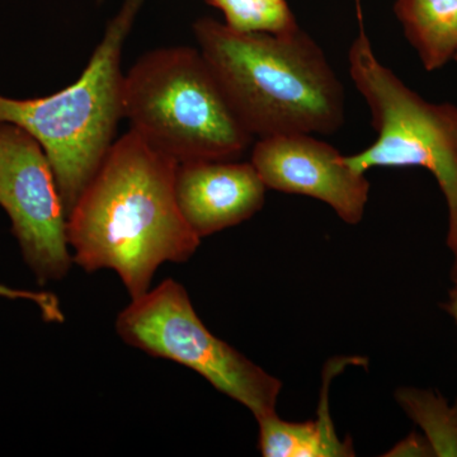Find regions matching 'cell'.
Listing matches in <instances>:
<instances>
[{"mask_svg": "<svg viewBox=\"0 0 457 457\" xmlns=\"http://www.w3.org/2000/svg\"><path fill=\"white\" fill-rule=\"evenodd\" d=\"M220 9L225 23L239 31H288L297 27L286 0H206Z\"/></svg>", "mask_w": 457, "mask_h": 457, "instance_id": "obj_13", "label": "cell"}, {"mask_svg": "<svg viewBox=\"0 0 457 457\" xmlns=\"http://www.w3.org/2000/svg\"><path fill=\"white\" fill-rule=\"evenodd\" d=\"M447 312L453 318L457 326V291L453 290L450 293L449 302L445 305Z\"/></svg>", "mask_w": 457, "mask_h": 457, "instance_id": "obj_15", "label": "cell"}, {"mask_svg": "<svg viewBox=\"0 0 457 457\" xmlns=\"http://www.w3.org/2000/svg\"><path fill=\"white\" fill-rule=\"evenodd\" d=\"M251 163L267 188L321 201L347 224H359L365 215L370 194L365 173L311 134L258 139Z\"/></svg>", "mask_w": 457, "mask_h": 457, "instance_id": "obj_8", "label": "cell"}, {"mask_svg": "<svg viewBox=\"0 0 457 457\" xmlns=\"http://www.w3.org/2000/svg\"><path fill=\"white\" fill-rule=\"evenodd\" d=\"M356 11L359 36L348 54L350 73L368 102L378 139L345 161L361 173L380 167L431 171L446 200L447 245L457 263V107L426 101L381 64L366 33L361 0Z\"/></svg>", "mask_w": 457, "mask_h": 457, "instance_id": "obj_5", "label": "cell"}, {"mask_svg": "<svg viewBox=\"0 0 457 457\" xmlns=\"http://www.w3.org/2000/svg\"><path fill=\"white\" fill-rule=\"evenodd\" d=\"M144 2H123L77 82L47 97L0 95V123H13L40 144L66 215L97 173L123 119L122 51Z\"/></svg>", "mask_w": 457, "mask_h": 457, "instance_id": "obj_3", "label": "cell"}, {"mask_svg": "<svg viewBox=\"0 0 457 457\" xmlns=\"http://www.w3.org/2000/svg\"><path fill=\"white\" fill-rule=\"evenodd\" d=\"M394 11L427 71L457 62V0H396Z\"/></svg>", "mask_w": 457, "mask_h": 457, "instance_id": "obj_11", "label": "cell"}, {"mask_svg": "<svg viewBox=\"0 0 457 457\" xmlns=\"http://www.w3.org/2000/svg\"><path fill=\"white\" fill-rule=\"evenodd\" d=\"M116 332L131 347L197 372L255 420L276 413L281 381L213 336L176 279L131 300L116 319Z\"/></svg>", "mask_w": 457, "mask_h": 457, "instance_id": "obj_6", "label": "cell"}, {"mask_svg": "<svg viewBox=\"0 0 457 457\" xmlns=\"http://www.w3.org/2000/svg\"><path fill=\"white\" fill-rule=\"evenodd\" d=\"M200 51L253 137L329 135L345 122V90L308 33L239 31L212 18L194 25Z\"/></svg>", "mask_w": 457, "mask_h": 457, "instance_id": "obj_2", "label": "cell"}, {"mask_svg": "<svg viewBox=\"0 0 457 457\" xmlns=\"http://www.w3.org/2000/svg\"><path fill=\"white\" fill-rule=\"evenodd\" d=\"M174 189L183 219L203 239L254 216L269 188L252 163L203 161L179 164Z\"/></svg>", "mask_w": 457, "mask_h": 457, "instance_id": "obj_9", "label": "cell"}, {"mask_svg": "<svg viewBox=\"0 0 457 457\" xmlns=\"http://www.w3.org/2000/svg\"><path fill=\"white\" fill-rule=\"evenodd\" d=\"M345 361V360H343ZM337 361L327 366L317 420L288 422L278 413L258 420V449L264 457H350L354 456L351 441L337 436L328 403V387L345 362Z\"/></svg>", "mask_w": 457, "mask_h": 457, "instance_id": "obj_10", "label": "cell"}, {"mask_svg": "<svg viewBox=\"0 0 457 457\" xmlns=\"http://www.w3.org/2000/svg\"><path fill=\"white\" fill-rule=\"evenodd\" d=\"M0 206L38 284L66 278L73 255L55 174L40 144L13 123H0Z\"/></svg>", "mask_w": 457, "mask_h": 457, "instance_id": "obj_7", "label": "cell"}, {"mask_svg": "<svg viewBox=\"0 0 457 457\" xmlns=\"http://www.w3.org/2000/svg\"><path fill=\"white\" fill-rule=\"evenodd\" d=\"M98 2H104V0H98Z\"/></svg>", "mask_w": 457, "mask_h": 457, "instance_id": "obj_17", "label": "cell"}, {"mask_svg": "<svg viewBox=\"0 0 457 457\" xmlns=\"http://www.w3.org/2000/svg\"><path fill=\"white\" fill-rule=\"evenodd\" d=\"M131 130L177 163L237 161L253 144L200 50L167 47L137 60L123 82Z\"/></svg>", "mask_w": 457, "mask_h": 457, "instance_id": "obj_4", "label": "cell"}, {"mask_svg": "<svg viewBox=\"0 0 457 457\" xmlns=\"http://www.w3.org/2000/svg\"><path fill=\"white\" fill-rule=\"evenodd\" d=\"M179 163L135 131L114 141L68 215L73 262L86 272L114 270L137 299L163 263H182L201 239L176 200Z\"/></svg>", "mask_w": 457, "mask_h": 457, "instance_id": "obj_1", "label": "cell"}, {"mask_svg": "<svg viewBox=\"0 0 457 457\" xmlns=\"http://www.w3.org/2000/svg\"><path fill=\"white\" fill-rule=\"evenodd\" d=\"M453 285H455V287H453V290L457 291V263L453 264Z\"/></svg>", "mask_w": 457, "mask_h": 457, "instance_id": "obj_16", "label": "cell"}, {"mask_svg": "<svg viewBox=\"0 0 457 457\" xmlns=\"http://www.w3.org/2000/svg\"><path fill=\"white\" fill-rule=\"evenodd\" d=\"M400 403L426 432L435 456H457V403L453 407L446 400L425 390H404Z\"/></svg>", "mask_w": 457, "mask_h": 457, "instance_id": "obj_12", "label": "cell"}, {"mask_svg": "<svg viewBox=\"0 0 457 457\" xmlns=\"http://www.w3.org/2000/svg\"><path fill=\"white\" fill-rule=\"evenodd\" d=\"M0 297L11 300H27L40 309L45 320L51 321V323L64 321V312L62 311L59 299L54 294L45 293V291L18 290V288L0 284Z\"/></svg>", "mask_w": 457, "mask_h": 457, "instance_id": "obj_14", "label": "cell"}]
</instances>
